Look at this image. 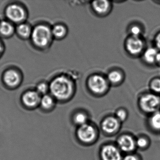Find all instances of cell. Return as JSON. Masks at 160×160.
I'll list each match as a JSON object with an SVG mask.
<instances>
[{"mask_svg":"<svg viewBox=\"0 0 160 160\" xmlns=\"http://www.w3.org/2000/svg\"><path fill=\"white\" fill-rule=\"evenodd\" d=\"M49 85L50 94L57 102H68L75 93V83L71 77L66 75H60L51 80Z\"/></svg>","mask_w":160,"mask_h":160,"instance_id":"obj_1","label":"cell"},{"mask_svg":"<svg viewBox=\"0 0 160 160\" xmlns=\"http://www.w3.org/2000/svg\"><path fill=\"white\" fill-rule=\"evenodd\" d=\"M53 39L51 28L47 24H38L32 28L30 40L37 49L42 50L48 48Z\"/></svg>","mask_w":160,"mask_h":160,"instance_id":"obj_2","label":"cell"},{"mask_svg":"<svg viewBox=\"0 0 160 160\" xmlns=\"http://www.w3.org/2000/svg\"><path fill=\"white\" fill-rule=\"evenodd\" d=\"M99 136V132L96 126L92 122L77 127L76 137L80 144L90 146L96 142Z\"/></svg>","mask_w":160,"mask_h":160,"instance_id":"obj_3","label":"cell"},{"mask_svg":"<svg viewBox=\"0 0 160 160\" xmlns=\"http://www.w3.org/2000/svg\"><path fill=\"white\" fill-rule=\"evenodd\" d=\"M87 86L92 94L96 96H102L108 92L110 84L107 78L95 73L91 75L88 78Z\"/></svg>","mask_w":160,"mask_h":160,"instance_id":"obj_4","label":"cell"},{"mask_svg":"<svg viewBox=\"0 0 160 160\" xmlns=\"http://www.w3.org/2000/svg\"><path fill=\"white\" fill-rule=\"evenodd\" d=\"M138 102L139 109L144 114L150 115L160 110V96L152 92L143 93Z\"/></svg>","mask_w":160,"mask_h":160,"instance_id":"obj_5","label":"cell"},{"mask_svg":"<svg viewBox=\"0 0 160 160\" xmlns=\"http://www.w3.org/2000/svg\"><path fill=\"white\" fill-rule=\"evenodd\" d=\"M4 14L7 20L17 25L26 22L28 17V12L21 4L13 3L6 6Z\"/></svg>","mask_w":160,"mask_h":160,"instance_id":"obj_6","label":"cell"},{"mask_svg":"<svg viewBox=\"0 0 160 160\" xmlns=\"http://www.w3.org/2000/svg\"><path fill=\"white\" fill-rule=\"evenodd\" d=\"M125 50L132 57L142 55L145 50V42L141 37L130 36L127 37L124 43Z\"/></svg>","mask_w":160,"mask_h":160,"instance_id":"obj_7","label":"cell"},{"mask_svg":"<svg viewBox=\"0 0 160 160\" xmlns=\"http://www.w3.org/2000/svg\"><path fill=\"white\" fill-rule=\"evenodd\" d=\"M122 123L112 115L106 116L102 120L100 124L101 131L104 134L112 136L117 134L121 128Z\"/></svg>","mask_w":160,"mask_h":160,"instance_id":"obj_8","label":"cell"},{"mask_svg":"<svg viewBox=\"0 0 160 160\" xmlns=\"http://www.w3.org/2000/svg\"><path fill=\"white\" fill-rule=\"evenodd\" d=\"M116 145L122 153L125 154L133 153L137 149L136 138L131 134L123 133L119 136Z\"/></svg>","mask_w":160,"mask_h":160,"instance_id":"obj_9","label":"cell"},{"mask_svg":"<svg viewBox=\"0 0 160 160\" xmlns=\"http://www.w3.org/2000/svg\"><path fill=\"white\" fill-rule=\"evenodd\" d=\"M123 156L116 144L106 143L100 148L99 157L101 160H122Z\"/></svg>","mask_w":160,"mask_h":160,"instance_id":"obj_10","label":"cell"},{"mask_svg":"<svg viewBox=\"0 0 160 160\" xmlns=\"http://www.w3.org/2000/svg\"><path fill=\"white\" fill-rule=\"evenodd\" d=\"M22 80V75L20 72L14 68L6 70L2 75L3 83L9 88L13 89L18 88L21 84Z\"/></svg>","mask_w":160,"mask_h":160,"instance_id":"obj_11","label":"cell"},{"mask_svg":"<svg viewBox=\"0 0 160 160\" xmlns=\"http://www.w3.org/2000/svg\"><path fill=\"white\" fill-rule=\"evenodd\" d=\"M42 96L35 90H29L24 92L21 96L22 104L28 109H34L40 106Z\"/></svg>","mask_w":160,"mask_h":160,"instance_id":"obj_12","label":"cell"},{"mask_svg":"<svg viewBox=\"0 0 160 160\" xmlns=\"http://www.w3.org/2000/svg\"><path fill=\"white\" fill-rule=\"evenodd\" d=\"M91 6L94 13L101 17H103L109 14L112 7L111 2L106 0L92 1Z\"/></svg>","mask_w":160,"mask_h":160,"instance_id":"obj_13","label":"cell"},{"mask_svg":"<svg viewBox=\"0 0 160 160\" xmlns=\"http://www.w3.org/2000/svg\"><path fill=\"white\" fill-rule=\"evenodd\" d=\"M32 31V27L26 22L18 24L16 27L15 33L22 40L30 39Z\"/></svg>","mask_w":160,"mask_h":160,"instance_id":"obj_14","label":"cell"},{"mask_svg":"<svg viewBox=\"0 0 160 160\" xmlns=\"http://www.w3.org/2000/svg\"><path fill=\"white\" fill-rule=\"evenodd\" d=\"M14 24L6 20L0 21V35L3 38H10L15 33Z\"/></svg>","mask_w":160,"mask_h":160,"instance_id":"obj_15","label":"cell"},{"mask_svg":"<svg viewBox=\"0 0 160 160\" xmlns=\"http://www.w3.org/2000/svg\"><path fill=\"white\" fill-rule=\"evenodd\" d=\"M149 116L147 121L148 127L152 132L154 133H160V110Z\"/></svg>","mask_w":160,"mask_h":160,"instance_id":"obj_16","label":"cell"},{"mask_svg":"<svg viewBox=\"0 0 160 160\" xmlns=\"http://www.w3.org/2000/svg\"><path fill=\"white\" fill-rule=\"evenodd\" d=\"M158 52L159 51L155 47L148 48L145 49L141 55L143 61L148 65L155 64Z\"/></svg>","mask_w":160,"mask_h":160,"instance_id":"obj_17","label":"cell"},{"mask_svg":"<svg viewBox=\"0 0 160 160\" xmlns=\"http://www.w3.org/2000/svg\"><path fill=\"white\" fill-rule=\"evenodd\" d=\"M107 78L110 85L117 86L123 82L124 79V74L120 70H112L108 74Z\"/></svg>","mask_w":160,"mask_h":160,"instance_id":"obj_18","label":"cell"},{"mask_svg":"<svg viewBox=\"0 0 160 160\" xmlns=\"http://www.w3.org/2000/svg\"><path fill=\"white\" fill-rule=\"evenodd\" d=\"M56 103V99L50 93H48L41 97L40 106L45 111H51L55 108Z\"/></svg>","mask_w":160,"mask_h":160,"instance_id":"obj_19","label":"cell"},{"mask_svg":"<svg viewBox=\"0 0 160 160\" xmlns=\"http://www.w3.org/2000/svg\"><path fill=\"white\" fill-rule=\"evenodd\" d=\"M51 32L54 39L62 40L67 36L68 29L63 24H57L51 28Z\"/></svg>","mask_w":160,"mask_h":160,"instance_id":"obj_20","label":"cell"},{"mask_svg":"<svg viewBox=\"0 0 160 160\" xmlns=\"http://www.w3.org/2000/svg\"><path fill=\"white\" fill-rule=\"evenodd\" d=\"M72 120L77 127L90 122L89 116L88 113L82 110L75 112L73 115Z\"/></svg>","mask_w":160,"mask_h":160,"instance_id":"obj_21","label":"cell"},{"mask_svg":"<svg viewBox=\"0 0 160 160\" xmlns=\"http://www.w3.org/2000/svg\"><path fill=\"white\" fill-rule=\"evenodd\" d=\"M137 148L141 150L147 149L150 145V140L146 135H139L136 138Z\"/></svg>","mask_w":160,"mask_h":160,"instance_id":"obj_22","label":"cell"},{"mask_svg":"<svg viewBox=\"0 0 160 160\" xmlns=\"http://www.w3.org/2000/svg\"><path fill=\"white\" fill-rule=\"evenodd\" d=\"M35 90L42 96L48 94L49 92V84L45 81L40 82L37 84Z\"/></svg>","mask_w":160,"mask_h":160,"instance_id":"obj_23","label":"cell"},{"mask_svg":"<svg viewBox=\"0 0 160 160\" xmlns=\"http://www.w3.org/2000/svg\"><path fill=\"white\" fill-rule=\"evenodd\" d=\"M149 88L152 93L160 94V78H155L152 79L149 83Z\"/></svg>","mask_w":160,"mask_h":160,"instance_id":"obj_24","label":"cell"},{"mask_svg":"<svg viewBox=\"0 0 160 160\" xmlns=\"http://www.w3.org/2000/svg\"><path fill=\"white\" fill-rule=\"evenodd\" d=\"M114 116L122 123L128 118V111L125 108H119L116 110Z\"/></svg>","mask_w":160,"mask_h":160,"instance_id":"obj_25","label":"cell"},{"mask_svg":"<svg viewBox=\"0 0 160 160\" xmlns=\"http://www.w3.org/2000/svg\"><path fill=\"white\" fill-rule=\"evenodd\" d=\"M129 32L130 36L141 37L143 31L142 28L138 25H133L129 28Z\"/></svg>","mask_w":160,"mask_h":160,"instance_id":"obj_26","label":"cell"},{"mask_svg":"<svg viewBox=\"0 0 160 160\" xmlns=\"http://www.w3.org/2000/svg\"><path fill=\"white\" fill-rule=\"evenodd\" d=\"M122 160H141V159L138 154L133 152L125 154Z\"/></svg>","mask_w":160,"mask_h":160,"instance_id":"obj_27","label":"cell"},{"mask_svg":"<svg viewBox=\"0 0 160 160\" xmlns=\"http://www.w3.org/2000/svg\"><path fill=\"white\" fill-rule=\"evenodd\" d=\"M154 43L155 47L158 49V51H160V32L155 35L154 37Z\"/></svg>","mask_w":160,"mask_h":160,"instance_id":"obj_28","label":"cell"},{"mask_svg":"<svg viewBox=\"0 0 160 160\" xmlns=\"http://www.w3.org/2000/svg\"><path fill=\"white\" fill-rule=\"evenodd\" d=\"M4 47L3 43L0 41V58L3 55L4 52Z\"/></svg>","mask_w":160,"mask_h":160,"instance_id":"obj_29","label":"cell"},{"mask_svg":"<svg viewBox=\"0 0 160 160\" xmlns=\"http://www.w3.org/2000/svg\"><path fill=\"white\" fill-rule=\"evenodd\" d=\"M155 64L160 67V51H159L158 54H157L156 61H155Z\"/></svg>","mask_w":160,"mask_h":160,"instance_id":"obj_30","label":"cell"}]
</instances>
